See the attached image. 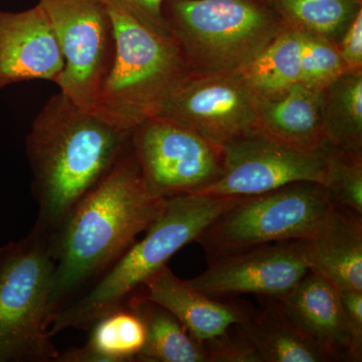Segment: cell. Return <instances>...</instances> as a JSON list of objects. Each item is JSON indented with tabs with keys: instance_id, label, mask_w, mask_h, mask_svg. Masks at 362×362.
<instances>
[{
	"instance_id": "obj_1",
	"label": "cell",
	"mask_w": 362,
	"mask_h": 362,
	"mask_svg": "<svg viewBox=\"0 0 362 362\" xmlns=\"http://www.w3.org/2000/svg\"><path fill=\"white\" fill-rule=\"evenodd\" d=\"M166 199L150 189L130 138L111 170L49 240L54 261L49 327L71 293L110 268L161 216Z\"/></svg>"
},
{
	"instance_id": "obj_2",
	"label": "cell",
	"mask_w": 362,
	"mask_h": 362,
	"mask_svg": "<svg viewBox=\"0 0 362 362\" xmlns=\"http://www.w3.org/2000/svg\"><path fill=\"white\" fill-rule=\"evenodd\" d=\"M59 92L42 107L26 138L40 211L33 230L51 240L78 202L107 173L130 141Z\"/></svg>"
},
{
	"instance_id": "obj_3",
	"label": "cell",
	"mask_w": 362,
	"mask_h": 362,
	"mask_svg": "<svg viewBox=\"0 0 362 362\" xmlns=\"http://www.w3.org/2000/svg\"><path fill=\"white\" fill-rule=\"evenodd\" d=\"M242 197L178 194L166 199L163 213L107 270L92 289L59 309L49 323V334L68 328L90 327L100 317L124 306L145 281L173 255L192 242Z\"/></svg>"
},
{
	"instance_id": "obj_4",
	"label": "cell",
	"mask_w": 362,
	"mask_h": 362,
	"mask_svg": "<svg viewBox=\"0 0 362 362\" xmlns=\"http://www.w3.org/2000/svg\"><path fill=\"white\" fill-rule=\"evenodd\" d=\"M116 35L113 65L93 107L105 122L132 132L158 116L189 69L171 35L110 11Z\"/></svg>"
},
{
	"instance_id": "obj_5",
	"label": "cell",
	"mask_w": 362,
	"mask_h": 362,
	"mask_svg": "<svg viewBox=\"0 0 362 362\" xmlns=\"http://www.w3.org/2000/svg\"><path fill=\"white\" fill-rule=\"evenodd\" d=\"M163 16L192 73H239L285 28L265 0H165Z\"/></svg>"
},
{
	"instance_id": "obj_6",
	"label": "cell",
	"mask_w": 362,
	"mask_h": 362,
	"mask_svg": "<svg viewBox=\"0 0 362 362\" xmlns=\"http://www.w3.org/2000/svg\"><path fill=\"white\" fill-rule=\"evenodd\" d=\"M54 261L49 239L33 230L0 247V362H56L49 331Z\"/></svg>"
},
{
	"instance_id": "obj_7",
	"label": "cell",
	"mask_w": 362,
	"mask_h": 362,
	"mask_svg": "<svg viewBox=\"0 0 362 362\" xmlns=\"http://www.w3.org/2000/svg\"><path fill=\"white\" fill-rule=\"evenodd\" d=\"M325 185L298 181L265 194L242 197L197 240L214 259L251 247L311 240L334 211Z\"/></svg>"
},
{
	"instance_id": "obj_8",
	"label": "cell",
	"mask_w": 362,
	"mask_h": 362,
	"mask_svg": "<svg viewBox=\"0 0 362 362\" xmlns=\"http://www.w3.org/2000/svg\"><path fill=\"white\" fill-rule=\"evenodd\" d=\"M58 39L64 69L59 90L84 110L92 111L116 52L108 8L99 0H40Z\"/></svg>"
},
{
	"instance_id": "obj_9",
	"label": "cell",
	"mask_w": 362,
	"mask_h": 362,
	"mask_svg": "<svg viewBox=\"0 0 362 362\" xmlns=\"http://www.w3.org/2000/svg\"><path fill=\"white\" fill-rule=\"evenodd\" d=\"M131 146L147 185L159 197L197 194L223 173V146L165 117L137 126Z\"/></svg>"
},
{
	"instance_id": "obj_10",
	"label": "cell",
	"mask_w": 362,
	"mask_h": 362,
	"mask_svg": "<svg viewBox=\"0 0 362 362\" xmlns=\"http://www.w3.org/2000/svg\"><path fill=\"white\" fill-rule=\"evenodd\" d=\"M158 116L223 146L257 130V97L238 73L190 71Z\"/></svg>"
},
{
	"instance_id": "obj_11",
	"label": "cell",
	"mask_w": 362,
	"mask_h": 362,
	"mask_svg": "<svg viewBox=\"0 0 362 362\" xmlns=\"http://www.w3.org/2000/svg\"><path fill=\"white\" fill-rule=\"evenodd\" d=\"M223 152L220 178L197 194L246 197L298 181L325 183L326 150L300 151L254 131L226 143Z\"/></svg>"
},
{
	"instance_id": "obj_12",
	"label": "cell",
	"mask_w": 362,
	"mask_h": 362,
	"mask_svg": "<svg viewBox=\"0 0 362 362\" xmlns=\"http://www.w3.org/2000/svg\"><path fill=\"white\" fill-rule=\"evenodd\" d=\"M311 269L308 240H289L214 259L187 282L214 299L247 294L280 299Z\"/></svg>"
},
{
	"instance_id": "obj_13",
	"label": "cell",
	"mask_w": 362,
	"mask_h": 362,
	"mask_svg": "<svg viewBox=\"0 0 362 362\" xmlns=\"http://www.w3.org/2000/svg\"><path fill=\"white\" fill-rule=\"evenodd\" d=\"M64 69L58 39L40 4L0 11V89L32 80L57 83Z\"/></svg>"
},
{
	"instance_id": "obj_14",
	"label": "cell",
	"mask_w": 362,
	"mask_h": 362,
	"mask_svg": "<svg viewBox=\"0 0 362 362\" xmlns=\"http://www.w3.org/2000/svg\"><path fill=\"white\" fill-rule=\"evenodd\" d=\"M141 288L142 295L171 312L204 346L223 337L233 326L247 321L255 312L250 305L223 303L206 296L168 266L147 279Z\"/></svg>"
},
{
	"instance_id": "obj_15",
	"label": "cell",
	"mask_w": 362,
	"mask_h": 362,
	"mask_svg": "<svg viewBox=\"0 0 362 362\" xmlns=\"http://www.w3.org/2000/svg\"><path fill=\"white\" fill-rule=\"evenodd\" d=\"M290 318L330 356L352 362V339L339 291L327 279L311 270L278 299Z\"/></svg>"
},
{
	"instance_id": "obj_16",
	"label": "cell",
	"mask_w": 362,
	"mask_h": 362,
	"mask_svg": "<svg viewBox=\"0 0 362 362\" xmlns=\"http://www.w3.org/2000/svg\"><path fill=\"white\" fill-rule=\"evenodd\" d=\"M257 130L276 141L304 152L330 146L321 113V90L293 86L279 99L257 98Z\"/></svg>"
},
{
	"instance_id": "obj_17",
	"label": "cell",
	"mask_w": 362,
	"mask_h": 362,
	"mask_svg": "<svg viewBox=\"0 0 362 362\" xmlns=\"http://www.w3.org/2000/svg\"><path fill=\"white\" fill-rule=\"evenodd\" d=\"M307 240L312 270L338 291L362 290V216L334 209L322 230Z\"/></svg>"
},
{
	"instance_id": "obj_18",
	"label": "cell",
	"mask_w": 362,
	"mask_h": 362,
	"mask_svg": "<svg viewBox=\"0 0 362 362\" xmlns=\"http://www.w3.org/2000/svg\"><path fill=\"white\" fill-rule=\"evenodd\" d=\"M255 310L238 329L258 352L262 362H333L330 356L290 318L275 298Z\"/></svg>"
},
{
	"instance_id": "obj_19",
	"label": "cell",
	"mask_w": 362,
	"mask_h": 362,
	"mask_svg": "<svg viewBox=\"0 0 362 362\" xmlns=\"http://www.w3.org/2000/svg\"><path fill=\"white\" fill-rule=\"evenodd\" d=\"M90 327L87 344L59 354L56 362L137 361L146 330L142 319L127 305L100 317Z\"/></svg>"
},
{
	"instance_id": "obj_20",
	"label": "cell",
	"mask_w": 362,
	"mask_h": 362,
	"mask_svg": "<svg viewBox=\"0 0 362 362\" xmlns=\"http://www.w3.org/2000/svg\"><path fill=\"white\" fill-rule=\"evenodd\" d=\"M125 305L142 319L146 330V341L137 361L209 362L206 346L168 309L139 292L131 295Z\"/></svg>"
},
{
	"instance_id": "obj_21",
	"label": "cell",
	"mask_w": 362,
	"mask_h": 362,
	"mask_svg": "<svg viewBox=\"0 0 362 362\" xmlns=\"http://www.w3.org/2000/svg\"><path fill=\"white\" fill-rule=\"evenodd\" d=\"M303 47V33L285 28L238 74L257 98L279 99L301 80Z\"/></svg>"
},
{
	"instance_id": "obj_22",
	"label": "cell",
	"mask_w": 362,
	"mask_h": 362,
	"mask_svg": "<svg viewBox=\"0 0 362 362\" xmlns=\"http://www.w3.org/2000/svg\"><path fill=\"white\" fill-rule=\"evenodd\" d=\"M321 113L330 146L362 152V71H346L321 90Z\"/></svg>"
},
{
	"instance_id": "obj_23",
	"label": "cell",
	"mask_w": 362,
	"mask_h": 362,
	"mask_svg": "<svg viewBox=\"0 0 362 362\" xmlns=\"http://www.w3.org/2000/svg\"><path fill=\"white\" fill-rule=\"evenodd\" d=\"M286 28L337 45L362 0H265Z\"/></svg>"
},
{
	"instance_id": "obj_24",
	"label": "cell",
	"mask_w": 362,
	"mask_h": 362,
	"mask_svg": "<svg viewBox=\"0 0 362 362\" xmlns=\"http://www.w3.org/2000/svg\"><path fill=\"white\" fill-rule=\"evenodd\" d=\"M324 185L335 209L362 216V152L328 147Z\"/></svg>"
},
{
	"instance_id": "obj_25",
	"label": "cell",
	"mask_w": 362,
	"mask_h": 362,
	"mask_svg": "<svg viewBox=\"0 0 362 362\" xmlns=\"http://www.w3.org/2000/svg\"><path fill=\"white\" fill-rule=\"evenodd\" d=\"M303 35L300 84L320 92L346 73V66L343 63L337 45L322 37Z\"/></svg>"
},
{
	"instance_id": "obj_26",
	"label": "cell",
	"mask_w": 362,
	"mask_h": 362,
	"mask_svg": "<svg viewBox=\"0 0 362 362\" xmlns=\"http://www.w3.org/2000/svg\"><path fill=\"white\" fill-rule=\"evenodd\" d=\"M108 11L123 13L161 35H169L163 16L165 0H99Z\"/></svg>"
},
{
	"instance_id": "obj_27",
	"label": "cell",
	"mask_w": 362,
	"mask_h": 362,
	"mask_svg": "<svg viewBox=\"0 0 362 362\" xmlns=\"http://www.w3.org/2000/svg\"><path fill=\"white\" fill-rule=\"evenodd\" d=\"M209 362H262L257 350L233 326L226 335L206 345Z\"/></svg>"
},
{
	"instance_id": "obj_28",
	"label": "cell",
	"mask_w": 362,
	"mask_h": 362,
	"mask_svg": "<svg viewBox=\"0 0 362 362\" xmlns=\"http://www.w3.org/2000/svg\"><path fill=\"white\" fill-rule=\"evenodd\" d=\"M352 339V362L362 361V290L339 291Z\"/></svg>"
},
{
	"instance_id": "obj_29",
	"label": "cell",
	"mask_w": 362,
	"mask_h": 362,
	"mask_svg": "<svg viewBox=\"0 0 362 362\" xmlns=\"http://www.w3.org/2000/svg\"><path fill=\"white\" fill-rule=\"evenodd\" d=\"M337 45L347 71H362V9L343 33Z\"/></svg>"
}]
</instances>
